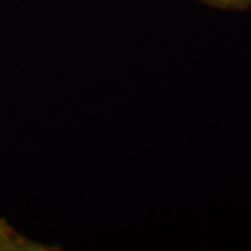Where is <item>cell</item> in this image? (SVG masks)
Listing matches in <instances>:
<instances>
[{
	"label": "cell",
	"mask_w": 251,
	"mask_h": 251,
	"mask_svg": "<svg viewBox=\"0 0 251 251\" xmlns=\"http://www.w3.org/2000/svg\"><path fill=\"white\" fill-rule=\"evenodd\" d=\"M1 237H3V233H1V230H0V244H1Z\"/></svg>",
	"instance_id": "cell-2"
},
{
	"label": "cell",
	"mask_w": 251,
	"mask_h": 251,
	"mask_svg": "<svg viewBox=\"0 0 251 251\" xmlns=\"http://www.w3.org/2000/svg\"><path fill=\"white\" fill-rule=\"evenodd\" d=\"M225 3H243V1H250V0H222Z\"/></svg>",
	"instance_id": "cell-1"
}]
</instances>
